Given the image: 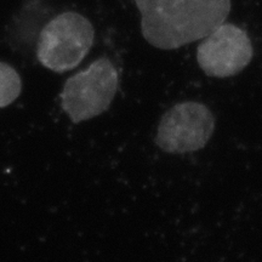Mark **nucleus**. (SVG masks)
I'll list each match as a JSON object with an SVG mask.
<instances>
[{"instance_id":"nucleus-4","label":"nucleus","mask_w":262,"mask_h":262,"mask_svg":"<svg viewBox=\"0 0 262 262\" xmlns=\"http://www.w3.org/2000/svg\"><path fill=\"white\" fill-rule=\"evenodd\" d=\"M215 118L205 104L186 101L175 104L160 119L156 143L172 155L202 149L211 139Z\"/></svg>"},{"instance_id":"nucleus-3","label":"nucleus","mask_w":262,"mask_h":262,"mask_svg":"<svg viewBox=\"0 0 262 262\" xmlns=\"http://www.w3.org/2000/svg\"><path fill=\"white\" fill-rule=\"evenodd\" d=\"M119 74L107 57L94 61L86 70L68 78L61 93L62 108L73 123L100 116L116 97Z\"/></svg>"},{"instance_id":"nucleus-6","label":"nucleus","mask_w":262,"mask_h":262,"mask_svg":"<svg viewBox=\"0 0 262 262\" xmlns=\"http://www.w3.org/2000/svg\"><path fill=\"white\" fill-rule=\"evenodd\" d=\"M22 80L14 67L0 61V108L8 107L19 96Z\"/></svg>"},{"instance_id":"nucleus-1","label":"nucleus","mask_w":262,"mask_h":262,"mask_svg":"<svg viewBox=\"0 0 262 262\" xmlns=\"http://www.w3.org/2000/svg\"><path fill=\"white\" fill-rule=\"evenodd\" d=\"M147 42L173 50L208 37L225 24L231 0H135Z\"/></svg>"},{"instance_id":"nucleus-5","label":"nucleus","mask_w":262,"mask_h":262,"mask_svg":"<svg viewBox=\"0 0 262 262\" xmlns=\"http://www.w3.org/2000/svg\"><path fill=\"white\" fill-rule=\"evenodd\" d=\"M253 55V45L245 31L222 24L199 45L196 61L209 77L228 78L241 73L250 63Z\"/></svg>"},{"instance_id":"nucleus-2","label":"nucleus","mask_w":262,"mask_h":262,"mask_svg":"<svg viewBox=\"0 0 262 262\" xmlns=\"http://www.w3.org/2000/svg\"><path fill=\"white\" fill-rule=\"evenodd\" d=\"M94 39L95 29L85 16L74 11L62 12L41 29L37 57L48 70L64 73L86 57Z\"/></svg>"}]
</instances>
